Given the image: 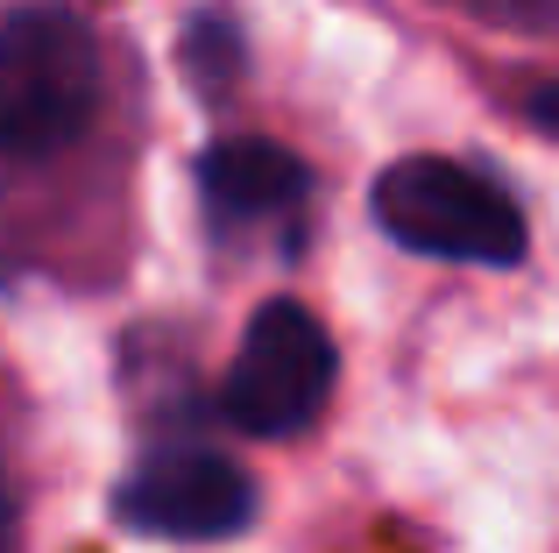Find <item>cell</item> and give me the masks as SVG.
<instances>
[{
  "instance_id": "5b68a950",
  "label": "cell",
  "mask_w": 559,
  "mask_h": 553,
  "mask_svg": "<svg viewBox=\"0 0 559 553\" xmlns=\"http://www.w3.org/2000/svg\"><path fill=\"white\" fill-rule=\"evenodd\" d=\"M199 192L205 213L227 227H276L290 213H305L312 199V170L284 150V142H262V136H234L213 142L199 156Z\"/></svg>"
},
{
  "instance_id": "277c9868",
  "label": "cell",
  "mask_w": 559,
  "mask_h": 553,
  "mask_svg": "<svg viewBox=\"0 0 559 553\" xmlns=\"http://www.w3.org/2000/svg\"><path fill=\"white\" fill-rule=\"evenodd\" d=\"M114 511L135 532H150V540L205 546V540H234V532L255 518V490H248V475L234 469L227 455H213V447H164V455L128 469Z\"/></svg>"
},
{
  "instance_id": "52a82bcc",
  "label": "cell",
  "mask_w": 559,
  "mask_h": 553,
  "mask_svg": "<svg viewBox=\"0 0 559 553\" xmlns=\"http://www.w3.org/2000/svg\"><path fill=\"white\" fill-rule=\"evenodd\" d=\"M532 121L546 128V136H559V79H552V85H538V93H532Z\"/></svg>"
},
{
  "instance_id": "ba28073f",
  "label": "cell",
  "mask_w": 559,
  "mask_h": 553,
  "mask_svg": "<svg viewBox=\"0 0 559 553\" xmlns=\"http://www.w3.org/2000/svg\"><path fill=\"white\" fill-rule=\"evenodd\" d=\"M0 553H14V497H8V483H0Z\"/></svg>"
},
{
  "instance_id": "6da1fadb",
  "label": "cell",
  "mask_w": 559,
  "mask_h": 553,
  "mask_svg": "<svg viewBox=\"0 0 559 553\" xmlns=\"http://www.w3.org/2000/svg\"><path fill=\"white\" fill-rule=\"evenodd\" d=\"M99 114V36L64 0L0 14V156L43 164L71 150Z\"/></svg>"
},
{
  "instance_id": "8992f818",
  "label": "cell",
  "mask_w": 559,
  "mask_h": 553,
  "mask_svg": "<svg viewBox=\"0 0 559 553\" xmlns=\"http://www.w3.org/2000/svg\"><path fill=\"white\" fill-rule=\"evenodd\" d=\"M481 14H503V22H559V0H467Z\"/></svg>"
},
{
  "instance_id": "3957f363",
  "label": "cell",
  "mask_w": 559,
  "mask_h": 553,
  "mask_svg": "<svg viewBox=\"0 0 559 553\" xmlns=\"http://www.w3.org/2000/svg\"><path fill=\"white\" fill-rule=\"evenodd\" d=\"M333 376H341L333 333L298 298H270L255 305L241 348H234V369L219 384V412L255 440H290L326 412Z\"/></svg>"
},
{
  "instance_id": "7a4b0ae2",
  "label": "cell",
  "mask_w": 559,
  "mask_h": 553,
  "mask_svg": "<svg viewBox=\"0 0 559 553\" xmlns=\"http://www.w3.org/2000/svg\"><path fill=\"white\" fill-rule=\"evenodd\" d=\"M376 227L411 256L510 270L524 256V213L496 178L453 156H396L369 192Z\"/></svg>"
}]
</instances>
